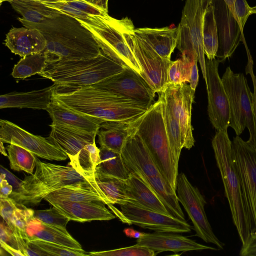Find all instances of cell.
<instances>
[{
    "instance_id": "6da1fadb",
    "label": "cell",
    "mask_w": 256,
    "mask_h": 256,
    "mask_svg": "<svg viewBox=\"0 0 256 256\" xmlns=\"http://www.w3.org/2000/svg\"><path fill=\"white\" fill-rule=\"evenodd\" d=\"M18 20L28 28L38 30L46 40L43 51L48 62L94 58L101 49L90 32L78 20L64 14L33 23L22 18Z\"/></svg>"
},
{
    "instance_id": "7a4b0ae2",
    "label": "cell",
    "mask_w": 256,
    "mask_h": 256,
    "mask_svg": "<svg viewBox=\"0 0 256 256\" xmlns=\"http://www.w3.org/2000/svg\"><path fill=\"white\" fill-rule=\"evenodd\" d=\"M66 88L72 90L60 92L55 89L52 98L71 110L104 122L130 124L142 116L149 108L120 94L92 86Z\"/></svg>"
},
{
    "instance_id": "3957f363",
    "label": "cell",
    "mask_w": 256,
    "mask_h": 256,
    "mask_svg": "<svg viewBox=\"0 0 256 256\" xmlns=\"http://www.w3.org/2000/svg\"><path fill=\"white\" fill-rule=\"evenodd\" d=\"M212 146L232 220L243 246L247 242L250 234L254 232V228L232 158V141L228 131H216L212 140Z\"/></svg>"
},
{
    "instance_id": "277c9868",
    "label": "cell",
    "mask_w": 256,
    "mask_h": 256,
    "mask_svg": "<svg viewBox=\"0 0 256 256\" xmlns=\"http://www.w3.org/2000/svg\"><path fill=\"white\" fill-rule=\"evenodd\" d=\"M126 67L101 50L94 58L48 62L40 75L52 81L56 87L86 86L96 84Z\"/></svg>"
},
{
    "instance_id": "5b68a950",
    "label": "cell",
    "mask_w": 256,
    "mask_h": 256,
    "mask_svg": "<svg viewBox=\"0 0 256 256\" xmlns=\"http://www.w3.org/2000/svg\"><path fill=\"white\" fill-rule=\"evenodd\" d=\"M158 94V100L132 125L146 144L160 174L176 192L178 167L174 162L166 134L162 96Z\"/></svg>"
},
{
    "instance_id": "8992f818",
    "label": "cell",
    "mask_w": 256,
    "mask_h": 256,
    "mask_svg": "<svg viewBox=\"0 0 256 256\" xmlns=\"http://www.w3.org/2000/svg\"><path fill=\"white\" fill-rule=\"evenodd\" d=\"M36 170L22 180L19 190L10 198L24 206H35L50 193L65 186L94 179L86 176L72 166H64L40 161L37 156Z\"/></svg>"
},
{
    "instance_id": "52a82bcc",
    "label": "cell",
    "mask_w": 256,
    "mask_h": 256,
    "mask_svg": "<svg viewBox=\"0 0 256 256\" xmlns=\"http://www.w3.org/2000/svg\"><path fill=\"white\" fill-rule=\"evenodd\" d=\"M222 80L230 105L229 126L240 136L245 128L250 133L247 142L256 146V90L252 94L242 73L234 74L227 67Z\"/></svg>"
},
{
    "instance_id": "ba28073f",
    "label": "cell",
    "mask_w": 256,
    "mask_h": 256,
    "mask_svg": "<svg viewBox=\"0 0 256 256\" xmlns=\"http://www.w3.org/2000/svg\"><path fill=\"white\" fill-rule=\"evenodd\" d=\"M48 138L66 153L69 165L88 176H94L100 162V148L96 143L97 133L85 132L59 124H50Z\"/></svg>"
},
{
    "instance_id": "9c48e42d",
    "label": "cell",
    "mask_w": 256,
    "mask_h": 256,
    "mask_svg": "<svg viewBox=\"0 0 256 256\" xmlns=\"http://www.w3.org/2000/svg\"><path fill=\"white\" fill-rule=\"evenodd\" d=\"M134 30L128 18L123 30L124 38L142 69L140 75L156 93L161 92L168 84V71L172 61L162 58Z\"/></svg>"
},
{
    "instance_id": "30bf717a",
    "label": "cell",
    "mask_w": 256,
    "mask_h": 256,
    "mask_svg": "<svg viewBox=\"0 0 256 256\" xmlns=\"http://www.w3.org/2000/svg\"><path fill=\"white\" fill-rule=\"evenodd\" d=\"M176 190L179 202L192 222L195 236L206 242L216 245L219 250H223L224 244L214 234L206 217L204 210L206 202L204 196L183 172L178 174Z\"/></svg>"
},
{
    "instance_id": "8fae6325",
    "label": "cell",
    "mask_w": 256,
    "mask_h": 256,
    "mask_svg": "<svg viewBox=\"0 0 256 256\" xmlns=\"http://www.w3.org/2000/svg\"><path fill=\"white\" fill-rule=\"evenodd\" d=\"M128 18L116 20L108 16L102 29L96 28L80 22L92 34L100 49L107 55L124 66L129 67L141 74L142 69L127 45L122 32Z\"/></svg>"
},
{
    "instance_id": "7c38bea8",
    "label": "cell",
    "mask_w": 256,
    "mask_h": 256,
    "mask_svg": "<svg viewBox=\"0 0 256 256\" xmlns=\"http://www.w3.org/2000/svg\"><path fill=\"white\" fill-rule=\"evenodd\" d=\"M120 206V211L113 206L110 208L116 216L129 225L134 224L156 232L186 233L191 232L192 227L186 220L142 208L130 202Z\"/></svg>"
},
{
    "instance_id": "4fadbf2b",
    "label": "cell",
    "mask_w": 256,
    "mask_h": 256,
    "mask_svg": "<svg viewBox=\"0 0 256 256\" xmlns=\"http://www.w3.org/2000/svg\"><path fill=\"white\" fill-rule=\"evenodd\" d=\"M232 155L245 201L250 210L256 230V146L239 136L232 142Z\"/></svg>"
},
{
    "instance_id": "5bb4252c",
    "label": "cell",
    "mask_w": 256,
    "mask_h": 256,
    "mask_svg": "<svg viewBox=\"0 0 256 256\" xmlns=\"http://www.w3.org/2000/svg\"><path fill=\"white\" fill-rule=\"evenodd\" d=\"M0 140L18 145L37 156L50 160L62 161L68 158L48 138L32 134L12 122L2 119L0 120Z\"/></svg>"
},
{
    "instance_id": "9a60e30c",
    "label": "cell",
    "mask_w": 256,
    "mask_h": 256,
    "mask_svg": "<svg viewBox=\"0 0 256 256\" xmlns=\"http://www.w3.org/2000/svg\"><path fill=\"white\" fill-rule=\"evenodd\" d=\"M161 92L180 124L182 147L190 150L195 142L192 125V108L195 91L187 82L168 83Z\"/></svg>"
},
{
    "instance_id": "2e32d148",
    "label": "cell",
    "mask_w": 256,
    "mask_h": 256,
    "mask_svg": "<svg viewBox=\"0 0 256 256\" xmlns=\"http://www.w3.org/2000/svg\"><path fill=\"white\" fill-rule=\"evenodd\" d=\"M219 63L216 58L206 60L208 112L210 122L217 131L227 132L230 109L228 100L218 74Z\"/></svg>"
},
{
    "instance_id": "e0dca14e",
    "label": "cell",
    "mask_w": 256,
    "mask_h": 256,
    "mask_svg": "<svg viewBox=\"0 0 256 256\" xmlns=\"http://www.w3.org/2000/svg\"><path fill=\"white\" fill-rule=\"evenodd\" d=\"M92 86L120 94L148 107L152 104L156 94L143 77L129 67Z\"/></svg>"
},
{
    "instance_id": "ac0fdd59",
    "label": "cell",
    "mask_w": 256,
    "mask_h": 256,
    "mask_svg": "<svg viewBox=\"0 0 256 256\" xmlns=\"http://www.w3.org/2000/svg\"><path fill=\"white\" fill-rule=\"evenodd\" d=\"M132 128V132L124 144L121 152L128 170L130 173L140 174L147 178L160 174L146 144Z\"/></svg>"
},
{
    "instance_id": "d6986e66",
    "label": "cell",
    "mask_w": 256,
    "mask_h": 256,
    "mask_svg": "<svg viewBox=\"0 0 256 256\" xmlns=\"http://www.w3.org/2000/svg\"><path fill=\"white\" fill-rule=\"evenodd\" d=\"M137 244L146 247L156 254L164 251L177 252L196 250L218 248L200 244L182 235L166 232L146 233L142 237L137 239Z\"/></svg>"
},
{
    "instance_id": "ffe728a7",
    "label": "cell",
    "mask_w": 256,
    "mask_h": 256,
    "mask_svg": "<svg viewBox=\"0 0 256 256\" xmlns=\"http://www.w3.org/2000/svg\"><path fill=\"white\" fill-rule=\"evenodd\" d=\"M213 0H186L182 16L188 25L203 78L207 84L206 60L202 42L204 16L208 6Z\"/></svg>"
},
{
    "instance_id": "44dd1931",
    "label": "cell",
    "mask_w": 256,
    "mask_h": 256,
    "mask_svg": "<svg viewBox=\"0 0 256 256\" xmlns=\"http://www.w3.org/2000/svg\"><path fill=\"white\" fill-rule=\"evenodd\" d=\"M48 202L70 220L76 222L109 220L116 217L101 202H72L59 200Z\"/></svg>"
},
{
    "instance_id": "7402d4cb",
    "label": "cell",
    "mask_w": 256,
    "mask_h": 256,
    "mask_svg": "<svg viewBox=\"0 0 256 256\" xmlns=\"http://www.w3.org/2000/svg\"><path fill=\"white\" fill-rule=\"evenodd\" d=\"M52 124L70 127L85 132L98 133L104 122L91 116L71 110L52 98L46 110Z\"/></svg>"
},
{
    "instance_id": "603a6c76",
    "label": "cell",
    "mask_w": 256,
    "mask_h": 256,
    "mask_svg": "<svg viewBox=\"0 0 256 256\" xmlns=\"http://www.w3.org/2000/svg\"><path fill=\"white\" fill-rule=\"evenodd\" d=\"M132 203L142 208L171 216L149 182L141 175L130 172L125 180Z\"/></svg>"
},
{
    "instance_id": "cb8c5ba5",
    "label": "cell",
    "mask_w": 256,
    "mask_h": 256,
    "mask_svg": "<svg viewBox=\"0 0 256 256\" xmlns=\"http://www.w3.org/2000/svg\"><path fill=\"white\" fill-rule=\"evenodd\" d=\"M5 44L12 52L24 57L42 52L46 40L36 28H14L7 34Z\"/></svg>"
},
{
    "instance_id": "d4e9b609",
    "label": "cell",
    "mask_w": 256,
    "mask_h": 256,
    "mask_svg": "<svg viewBox=\"0 0 256 256\" xmlns=\"http://www.w3.org/2000/svg\"><path fill=\"white\" fill-rule=\"evenodd\" d=\"M44 199L72 202H101L111 204L109 200L98 185L95 178L88 182H82L65 186L47 195Z\"/></svg>"
},
{
    "instance_id": "484cf974",
    "label": "cell",
    "mask_w": 256,
    "mask_h": 256,
    "mask_svg": "<svg viewBox=\"0 0 256 256\" xmlns=\"http://www.w3.org/2000/svg\"><path fill=\"white\" fill-rule=\"evenodd\" d=\"M56 85L41 90L13 92L0 96V108H30L46 110L52 99Z\"/></svg>"
},
{
    "instance_id": "4316f807",
    "label": "cell",
    "mask_w": 256,
    "mask_h": 256,
    "mask_svg": "<svg viewBox=\"0 0 256 256\" xmlns=\"http://www.w3.org/2000/svg\"><path fill=\"white\" fill-rule=\"evenodd\" d=\"M26 234L29 242L40 240L71 248L82 250L80 244L67 230L44 223L34 216L28 222Z\"/></svg>"
},
{
    "instance_id": "83f0119b",
    "label": "cell",
    "mask_w": 256,
    "mask_h": 256,
    "mask_svg": "<svg viewBox=\"0 0 256 256\" xmlns=\"http://www.w3.org/2000/svg\"><path fill=\"white\" fill-rule=\"evenodd\" d=\"M134 32L148 43L162 58L170 60L176 47L178 28H139Z\"/></svg>"
},
{
    "instance_id": "f1b7e54d",
    "label": "cell",
    "mask_w": 256,
    "mask_h": 256,
    "mask_svg": "<svg viewBox=\"0 0 256 256\" xmlns=\"http://www.w3.org/2000/svg\"><path fill=\"white\" fill-rule=\"evenodd\" d=\"M132 123L104 122L101 124L102 129L98 131V142L100 146L121 154L122 148L132 132Z\"/></svg>"
},
{
    "instance_id": "f546056e",
    "label": "cell",
    "mask_w": 256,
    "mask_h": 256,
    "mask_svg": "<svg viewBox=\"0 0 256 256\" xmlns=\"http://www.w3.org/2000/svg\"><path fill=\"white\" fill-rule=\"evenodd\" d=\"M10 2L13 8L22 16L23 19L33 23H40L45 20L56 18L62 14L39 0H12Z\"/></svg>"
},
{
    "instance_id": "4dcf8cb0",
    "label": "cell",
    "mask_w": 256,
    "mask_h": 256,
    "mask_svg": "<svg viewBox=\"0 0 256 256\" xmlns=\"http://www.w3.org/2000/svg\"><path fill=\"white\" fill-rule=\"evenodd\" d=\"M142 176L155 190L170 214L178 220H186L176 192L172 190L162 174H160L148 178Z\"/></svg>"
},
{
    "instance_id": "1f68e13d",
    "label": "cell",
    "mask_w": 256,
    "mask_h": 256,
    "mask_svg": "<svg viewBox=\"0 0 256 256\" xmlns=\"http://www.w3.org/2000/svg\"><path fill=\"white\" fill-rule=\"evenodd\" d=\"M100 162L94 174L126 180L130 176L121 154L104 147L100 148Z\"/></svg>"
},
{
    "instance_id": "d6a6232c",
    "label": "cell",
    "mask_w": 256,
    "mask_h": 256,
    "mask_svg": "<svg viewBox=\"0 0 256 256\" xmlns=\"http://www.w3.org/2000/svg\"><path fill=\"white\" fill-rule=\"evenodd\" d=\"M202 34L204 50L207 58H216L219 42L214 8L212 2L208 6L204 14Z\"/></svg>"
},
{
    "instance_id": "836d02e7",
    "label": "cell",
    "mask_w": 256,
    "mask_h": 256,
    "mask_svg": "<svg viewBox=\"0 0 256 256\" xmlns=\"http://www.w3.org/2000/svg\"><path fill=\"white\" fill-rule=\"evenodd\" d=\"M95 180L109 200L111 204L132 202L126 192L125 180L116 177L94 174Z\"/></svg>"
},
{
    "instance_id": "e575fe53",
    "label": "cell",
    "mask_w": 256,
    "mask_h": 256,
    "mask_svg": "<svg viewBox=\"0 0 256 256\" xmlns=\"http://www.w3.org/2000/svg\"><path fill=\"white\" fill-rule=\"evenodd\" d=\"M162 112L166 134L171 152L176 166L178 167L180 152L183 148L180 124L166 104L162 94Z\"/></svg>"
},
{
    "instance_id": "d590c367",
    "label": "cell",
    "mask_w": 256,
    "mask_h": 256,
    "mask_svg": "<svg viewBox=\"0 0 256 256\" xmlns=\"http://www.w3.org/2000/svg\"><path fill=\"white\" fill-rule=\"evenodd\" d=\"M48 62V58L43 52L24 56L14 65L12 75L14 78L24 79L40 74Z\"/></svg>"
},
{
    "instance_id": "8d00e7d4",
    "label": "cell",
    "mask_w": 256,
    "mask_h": 256,
    "mask_svg": "<svg viewBox=\"0 0 256 256\" xmlns=\"http://www.w3.org/2000/svg\"><path fill=\"white\" fill-rule=\"evenodd\" d=\"M10 168L16 171H24L33 174L36 166V155L28 150L16 144L7 146Z\"/></svg>"
},
{
    "instance_id": "74e56055",
    "label": "cell",
    "mask_w": 256,
    "mask_h": 256,
    "mask_svg": "<svg viewBox=\"0 0 256 256\" xmlns=\"http://www.w3.org/2000/svg\"><path fill=\"white\" fill-rule=\"evenodd\" d=\"M44 2L48 6L56 9L62 14H68L96 28L102 29L106 25V18H103L88 14L70 6L64 1Z\"/></svg>"
},
{
    "instance_id": "f35d334b",
    "label": "cell",
    "mask_w": 256,
    "mask_h": 256,
    "mask_svg": "<svg viewBox=\"0 0 256 256\" xmlns=\"http://www.w3.org/2000/svg\"><path fill=\"white\" fill-rule=\"evenodd\" d=\"M198 58H190L182 56L175 61H172L168 71V84L189 82L192 67Z\"/></svg>"
},
{
    "instance_id": "ab89813d",
    "label": "cell",
    "mask_w": 256,
    "mask_h": 256,
    "mask_svg": "<svg viewBox=\"0 0 256 256\" xmlns=\"http://www.w3.org/2000/svg\"><path fill=\"white\" fill-rule=\"evenodd\" d=\"M20 205L22 208L17 206L15 209L11 222L8 226L15 235L28 240L26 229L29 220L34 216V210L27 208L24 205Z\"/></svg>"
},
{
    "instance_id": "60d3db41",
    "label": "cell",
    "mask_w": 256,
    "mask_h": 256,
    "mask_svg": "<svg viewBox=\"0 0 256 256\" xmlns=\"http://www.w3.org/2000/svg\"><path fill=\"white\" fill-rule=\"evenodd\" d=\"M176 48L180 52L182 56L198 57L190 28L182 18L178 26Z\"/></svg>"
},
{
    "instance_id": "b9f144b4",
    "label": "cell",
    "mask_w": 256,
    "mask_h": 256,
    "mask_svg": "<svg viewBox=\"0 0 256 256\" xmlns=\"http://www.w3.org/2000/svg\"><path fill=\"white\" fill-rule=\"evenodd\" d=\"M38 248L46 252L48 256H89V253L83 250L71 248L60 244L36 240L30 242Z\"/></svg>"
},
{
    "instance_id": "7bdbcfd3",
    "label": "cell",
    "mask_w": 256,
    "mask_h": 256,
    "mask_svg": "<svg viewBox=\"0 0 256 256\" xmlns=\"http://www.w3.org/2000/svg\"><path fill=\"white\" fill-rule=\"evenodd\" d=\"M34 216L42 222L66 231V226L70 220L53 206L48 209L34 210Z\"/></svg>"
},
{
    "instance_id": "ee69618b",
    "label": "cell",
    "mask_w": 256,
    "mask_h": 256,
    "mask_svg": "<svg viewBox=\"0 0 256 256\" xmlns=\"http://www.w3.org/2000/svg\"><path fill=\"white\" fill-rule=\"evenodd\" d=\"M156 254L154 250L138 244L116 250L89 252V256H154Z\"/></svg>"
},
{
    "instance_id": "f6af8a7d",
    "label": "cell",
    "mask_w": 256,
    "mask_h": 256,
    "mask_svg": "<svg viewBox=\"0 0 256 256\" xmlns=\"http://www.w3.org/2000/svg\"><path fill=\"white\" fill-rule=\"evenodd\" d=\"M70 6L88 14L102 18L108 17V11L94 5L86 0H64Z\"/></svg>"
},
{
    "instance_id": "bcb514c9",
    "label": "cell",
    "mask_w": 256,
    "mask_h": 256,
    "mask_svg": "<svg viewBox=\"0 0 256 256\" xmlns=\"http://www.w3.org/2000/svg\"><path fill=\"white\" fill-rule=\"evenodd\" d=\"M0 208L1 217L8 226L13 216L18 203L10 198L0 199Z\"/></svg>"
},
{
    "instance_id": "7dc6e473",
    "label": "cell",
    "mask_w": 256,
    "mask_h": 256,
    "mask_svg": "<svg viewBox=\"0 0 256 256\" xmlns=\"http://www.w3.org/2000/svg\"><path fill=\"white\" fill-rule=\"evenodd\" d=\"M250 8L246 0H236L235 8L241 31L243 30L249 16L251 14Z\"/></svg>"
},
{
    "instance_id": "c3c4849f",
    "label": "cell",
    "mask_w": 256,
    "mask_h": 256,
    "mask_svg": "<svg viewBox=\"0 0 256 256\" xmlns=\"http://www.w3.org/2000/svg\"><path fill=\"white\" fill-rule=\"evenodd\" d=\"M4 222V220L2 218L0 228V241L4 242L12 248L19 250L18 242L15 234L11 228L7 225V224H6Z\"/></svg>"
},
{
    "instance_id": "681fc988",
    "label": "cell",
    "mask_w": 256,
    "mask_h": 256,
    "mask_svg": "<svg viewBox=\"0 0 256 256\" xmlns=\"http://www.w3.org/2000/svg\"><path fill=\"white\" fill-rule=\"evenodd\" d=\"M241 256H256V230L250 234L246 243L240 252Z\"/></svg>"
},
{
    "instance_id": "f907efd6",
    "label": "cell",
    "mask_w": 256,
    "mask_h": 256,
    "mask_svg": "<svg viewBox=\"0 0 256 256\" xmlns=\"http://www.w3.org/2000/svg\"><path fill=\"white\" fill-rule=\"evenodd\" d=\"M0 198H8L13 191L12 186L8 182L6 178V174L3 172H0Z\"/></svg>"
},
{
    "instance_id": "816d5d0a",
    "label": "cell",
    "mask_w": 256,
    "mask_h": 256,
    "mask_svg": "<svg viewBox=\"0 0 256 256\" xmlns=\"http://www.w3.org/2000/svg\"><path fill=\"white\" fill-rule=\"evenodd\" d=\"M0 172H3L6 174V178L9 184L12 186L13 191L12 192H18L20 188L22 180H20L18 179L14 175L2 165H0Z\"/></svg>"
},
{
    "instance_id": "f5cc1de1",
    "label": "cell",
    "mask_w": 256,
    "mask_h": 256,
    "mask_svg": "<svg viewBox=\"0 0 256 256\" xmlns=\"http://www.w3.org/2000/svg\"><path fill=\"white\" fill-rule=\"evenodd\" d=\"M197 62L198 61H196L193 64L189 82L191 88L194 91L198 82V70Z\"/></svg>"
},
{
    "instance_id": "db71d44e",
    "label": "cell",
    "mask_w": 256,
    "mask_h": 256,
    "mask_svg": "<svg viewBox=\"0 0 256 256\" xmlns=\"http://www.w3.org/2000/svg\"><path fill=\"white\" fill-rule=\"evenodd\" d=\"M1 248H2L4 250H5L7 252H8L10 254L14 256H24V254L18 250H16L8 244L0 241Z\"/></svg>"
},
{
    "instance_id": "11a10c76",
    "label": "cell",
    "mask_w": 256,
    "mask_h": 256,
    "mask_svg": "<svg viewBox=\"0 0 256 256\" xmlns=\"http://www.w3.org/2000/svg\"><path fill=\"white\" fill-rule=\"evenodd\" d=\"M124 234L128 237L138 239L142 237L146 233L138 232L132 228H126L124 230Z\"/></svg>"
},
{
    "instance_id": "9f6ffc18",
    "label": "cell",
    "mask_w": 256,
    "mask_h": 256,
    "mask_svg": "<svg viewBox=\"0 0 256 256\" xmlns=\"http://www.w3.org/2000/svg\"><path fill=\"white\" fill-rule=\"evenodd\" d=\"M0 152L1 154H2L3 155H4V156H8V155L7 154L6 152L5 148L4 146V142L1 140H0Z\"/></svg>"
},
{
    "instance_id": "6f0895ef",
    "label": "cell",
    "mask_w": 256,
    "mask_h": 256,
    "mask_svg": "<svg viewBox=\"0 0 256 256\" xmlns=\"http://www.w3.org/2000/svg\"><path fill=\"white\" fill-rule=\"evenodd\" d=\"M12 0H0V4H2V2H10ZM39 0V1H41V2H52L60 1V0Z\"/></svg>"
},
{
    "instance_id": "680465c9",
    "label": "cell",
    "mask_w": 256,
    "mask_h": 256,
    "mask_svg": "<svg viewBox=\"0 0 256 256\" xmlns=\"http://www.w3.org/2000/svg\"><path fill=\"white\" fill-rule=\"evenodd\" d=\"M251 14H256V6L250 8Z\"/></svg>"
},
{
    "instance_id": "91938a15",
    "label": "cell",
    "mask_w": 256,
    "mask_h": 256,
    "mask_svg": "<svg viewBox=\"0 0 256 256\" xmlns=\"http://www.w3.org/2000/svg\"><path fill=\"white\" fill-rule=\"evenodd\" d=\"M61 1H64V0H60Z\"/></svg>"
},
{
    "instance_id": "94428289",
    "label": "cell",
    "mask_w": 256,
    "mask_h": 256,
    "mask_svg": "<svg viewBox=\"0 0 256 256\" xmlns=\"http://www.w3.org/2000/svg\"><path fill=\"white\" fill-rule=\"evenodd\" d=\"M61 1V0H60Z\"/></svg>"
}]
</instances>
